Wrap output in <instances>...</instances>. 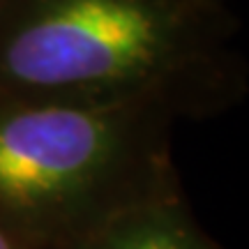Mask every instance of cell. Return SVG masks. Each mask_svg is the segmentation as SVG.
<instances>
[{"mask_svg": "<svg viewBox=\"0 0 249 249\" xmlns=\"http://www.w3.org/2000/svg\"><path fill=\"white\" fill-rule=\"evenodd\" d=\"M0 249H37L35 245L26 242L23 238L14 235L12 231H7L2 224H0Z\"/></svg>", "mask_w": 249, "mask_h": 249, "instance_id": "4", "label": "cell"}, {"mask_svg": "<svg viewBox=\"0 0 249 249\" xmlns=\"http://www.w3.org/2000/svg\"><path fill=\"white\" fill-rule=\"evenodd\" d=\"M187 0H5L0 97L205 111L222 97Z\"/></svg>", "mask_w": 249, "mask_h": 249, "instance_id": "2", "label": "cell"}, {"mask_svg": "<svg viewBox=\"0 0 249 249\" xmlns=\"http://www.w3.org/2000/svg\"><path fill=\"white\" fill-rule=\"evenodd\" d=\"M171 120L155 104L0 97V224L37 249H67L178 196Z\"/></svg>", "mask_w": 249, "mask_h": 249, "instance_id": "1", "label": "cell"}, {"mask_svg": "<svg viewBox=\"0 0 249 249\" xmlns=\"http://www.w3.org/2000/svg\"><path fill=\"white\" fill-rule=\"evenodd\" d=\"M67 249H224L194 219L182 194L120 213Z\"/></svg>", "mask_w": 249, "mask_h": 249, "instance_id": "3", "label": "cell"}]
</instances>
